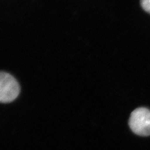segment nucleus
Instances as JSON below:
<instances>
[{"label":"nucleus","mask_w":150,"mask_h":150,"mask_svg":"<svg viewBox=\"0 0 150 150\" xmlns=\"http://www.w3.org/2000/svg\"><path fill=\"white\" fill-rule=\"evenodd\" d=\"M129 127L133 132L142 137L150 135V110L146 108H139L131 112Z\"/></svg>","instance_id":"f257e3e1"},{"label":"nucleus","mask_w":150,"mask_h":150,"mask_svg":"<svg viewBox=\"0 0 150 150\" xmlns=\"http://www.w3.org/2000/svg\"><path fill=\"white\" fill-rule=\"evenodd\" d=\"M20 85L11 74L0 72V103H8L15 100L20 94Z\"/></svg>","instance_id":"f03ea898"},{"label":"nucleus","mask_w":150,"mask_h":150,"mask_svg":"<svg viewBox=\"0 0 150 150\" xmlns=\"http://www.w3.org/2000/svg\"><path fill=\"white\" fill-rule=\"evenodd\" d=\"M140 3L144 10L150 14V0H141Z\"/></svg>","instance_id":"7ed1b4c3"}]
</instances>
